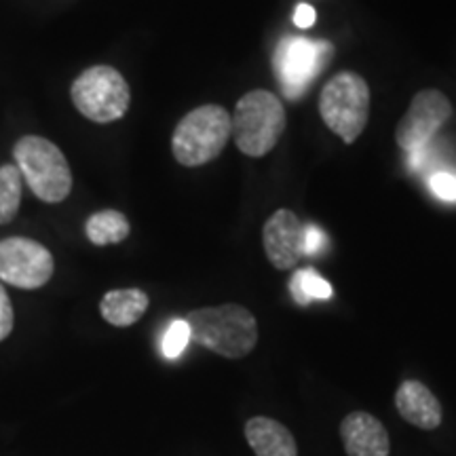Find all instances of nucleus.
Masks as SVG:
<instances>
[{
  "instance_id": "obj_1",
  "label": "nucleus",
  "mask_w": 456,
  "mask_h": 456,
  "mask_svg": "<svg viewBox=\"0 0 456 456\" xmlns=\"http://www.w3.org/2000/svg\"><path fill=\"white\" fill-rule=\"evenodd\" d=\"M186 323L191 340L226 359H241L258 345V323L241 305L197 309L186 317Z\"/></svg>"
},
{
  "instance_id": "obj_2",
  "label": "nucleus",
  "mask_w": 456,
  "mask_h": 456,
  "mask_svg": "<svg viewBox=\"0 0 456 456\" xmlns=\"http://www.w3.org/2000/svg\"><path fill=\"white\" fill-rule=\"evenodd\" d=\"M281 100L266 89L245 94L231 114V135L243 155L265 157L277 146L285 131Z\"/></svg>"
},
{
  "instance_id": "obj_3",
  "label": "nucleus",
  "mask_w": 456,
  "mask_h": 456,
  "mask_svg": "<svg viewBox=\"0 0 456 456\" xmlns=\"http://www.w3.org/2000/svg\"><path fill=\"white\" fill-rule=\"evenodd\" d=\"M15 165L28 188L45 203H61L72 191V171L60 146L41 135H24L13 148Z\"/></svg>"
},
{
  "instance_id": "obj_4",
  "label": "nucleus",
  "mask_w": 456,
  "mask_h": 456,
  "mask_svg": "<svg viewBox=\"0 0 456 456\" xmlns=\"http://www.w3.org/2000/svg\"><path fill=\"white\" fill-rule=\"evenodd\" d=\"M231 138V112L226 108L199 106L175 125L171 135V151L175 161L184 167H201L224 151Z\"/></svg>"
},
{
  "instance_id": "obj_5",
  "label": "nucleus",
  "mask_w": 456,
  "mask_h": 456,
  "mask_svg": "<svg viewBox=\"0 0 456 456\" xmlns=\"http://www.w3.org/2000/svg\"><path fill=\"white\" fill-rule=\"evenodd\" d=\"M319 114L345 144H353L366 129L370 117V87L355 72L330 78L319 95Z\"/></svg>"
},
{
  "instance_id": "obj_6",
  "label": "nucleus",
  "mask_w": 456,
  "mask_h": 456,
  "mask_svg": "<svg viewBox=\"0 0 456 456\" xmlns=\"http://www.w3.org/2000/svg\"><path fill=\"white\" fill-rule=\"evenodd\" d=\"M70 95L77 110L94 123L118 121L131 104L129 85L112 66H91L78 74Z\"/></svg>"
},
{
  "instance_id": "obj_7",
  "label": "nucleus",
  "mask_w": 456,
  "mask_h": 456,
  "mask_svg": "<svg viewBox=\"0 0 456 456\" xmlns=\"http://www.w3.org/2000/svg\"><path fill=\"white\" fill-rule=\"evenodd\" d=\"M332 55L334 47L328 41H309L302 37L283 38L273 55V70L283 94L289 100L300 98L323 68H328Z\"/></svg>"
},
{
  "instance_id": "obj_8",
  "label": "nucleus",
  "mask_w": 456,
  "mask_h": 456,
  "mask_svg": "<svg viewBox=\"0 0 456 456\" xmlns=\"http://www.w3.org/2000/svg\"><path fill=\"white\" fill-rule=\"evenodd\" d=\"M53 256L43 243L28 237L0 241V281L20 289H38L53 277Z\"/></svg>"
},
{
  "instance_id": "obj_9",
  "label": "nucleus",
  "mask_w": 456,
  "mask_h": 456,
  "mask_svg": "<svg viewBox=\"0 0 456 456\" xmlns=\"http://www.w3.org/2000/svg\"><path fill=\"white\" fill-rule=\"evenodd\" d=\"M452 117V104L442 91L425 89L414 95L408 112L397 123L395 140L402 151L412 152L427 148L436 134Z\"/></svg>"
},
{
  "instance_id": "obj_10",
  "label": "nucleus",
  "mask_w": 456,
  "mask_h": 456,
  "mask_svg": "<svg viewBox=\"0 0 456 456\" xmlns=\"http://www.w3.org/2000/svg\"><path fill=\"white\" fill-rule=\"evenodd\" d=\"M305 232L306 226L289 209H279L266 220L262 228V241L266 258L275 269L289 271L305 258Z\"/></svg>"
},
{
  "instance_id": "obj_11",
  "label": "nucleus",
  "mask_w": 456,
  "mask_h": 456,
  "mask_svg": "<svg viewBox=\"0 0 456 456\" xmlns=\"http://www.w3.org/2000/svg\"><path fill=\"white\" fill-rule=\"evenodd\" d=\"M340 437L349 456H389V433L368 412H351L340 423Z\"/></svg>"
},
{
  "instance_id": "obj_12",
  "label": "nucleus",
  "mask_w": 456,
  "mask_h": 456,
  "mask_svg": "<svg viewBox=\"0 0 456 456\" xmlns=\"http://www.w3.org/2000/svg\"><path fill=\"white\" fill-rule=\"evenodd\" d=\"M395 408L403 420L419 429L433 431L442 425V403L429 387L419 380H406L395 393Z\"/></svg>"
},
{
  "instance_id": "obj_13",
  "label": "nucleus",
  "mask_w": 456,
  "mask_h": 456,
  "mask_svg": "<svg viewBox=\"0 0 456 456\" xmlns=\"http://www.w3.org/2000/svg\"><path fill=\"white\" fill-rule=\"evenodd\" d=\"M245 440L256 456H298L292 431L269 416H256L245 425Z\"/></svg>"
},
{
  "instance_id": "obj_14",
  "label": "nucleus",
  "mask_w": 456,
  "mask_h": 456,
  "mask_svg": "<svg viewBox=\"0 0 456 456\" xmlns=\"http://www.w3.org/2000/svg\"><path fill=\"white\" fill-rule=\"evenodd\" d=\"M148 305H151V300H148L146 292L138 288L112 289L102 298L100 313L110 326L127 328L140 322L142 315L148 311Z\"/></svg>"
},
{
  "instance_id": "obj_15",
  "label": "nucleus",
  "mask_w": 456,
  "mask_h": 456,
  "mask_svg": "<svg viewBox=\"0 0 456 456\" xmlns=\"http://www.w3.org/2000/svg\"><path fill=\"white\" fill-rule=\"evenodd\" d=\"M129 222L121 212H114V209H104V212L94 214L85 224V232L87 239L94 245H114L121 243L129 237Z\"/></svg>"
},
{
  "instance_id": "obj_16",
  "label": "nucleus",
  "mask_w": 456,
  "mask_h": 456,
  "mask_svg": "<svg viewBox=\"0 0 456 456\" xmlns=\"http://www.w3.org/2000/svg\"><path fill=\"white\" fill-rule=\"evenodd\" d=\"M21 178L17 165L0 167V224H9L15 220L21 205Z\"/></svg>"
},
{
  "instance_id": "obj_17",
  "label": "nucleus",
  "mask_w": 456,
  "mask_h": 456,
  "mask_svg": "<svg viewBox=\"0 0 456 456\" xmlns=\"http://www.w3.org/2000/svg\"><path fill=\"white\" fill-rule=\"evenodd\" d=\"M289 289L298 305H309L311 300L332 298V285L313 269H300L294 273Z\"/></svg>"
},
{
  "instance_id": "obj_18",
  "label": "nucleus",
  "mask_w": 456,
  "mask_h": 456,
  "mask_svg": "<svg viewBox=\"0 0 456 456\" xmlns=\"http://www.w3.org/2000/svg\"><path fill=\"white\" fill-rule=\"evenodd\" d=\"M188 342H191V328H188L186 319H175V322L169 323L167 332L163 336V355L167 359L180 357L182 353H184Z\"/></svg>"
},
{
  "instance_id": "obj_19",
  "label": "nucleus",
  "mask_w": 456,
  "mask_h": 456,
  "mask_svg": "<svg viewBox=\"0 0 456 456\" xmlns=\"http://www.w3.org/2000/svg\"><path fill=\"white\" fill-rule=\"evenodd\" d=\"M429 188L433 195L442 201H456V178L452 174H446V171H437L429 178Z\"/></svg>"
},
{
  "instance_id": "obj_20",
  "label": "nucleus",
  "mask_w": 456,
  "mask_h": 456,
  "mask_svg": "<svg viewBox=\"0 0 456 456\" xmlns=\"http://www.w3.org/2000/svg\"><path fill=\"white\" fill-rule=\"evenodd\" d=\"M13 323H15L13 305H11L7 289L0 285V342L9 338V334L13 332Z\"/></svg>"
},
{
  "instance_id": "obj_21",
  "label": "nucleus",
  "mask_w": 456,
  "mask_h": 456,
  "mask_svg": "<svg viewBox=\"0 0 456 456\" xmlns=\"http://www.w3.org/2000/svg\"><path fill=\"white\" fill-rule=\"evenodd\" d=\"M326 245V235L317 226H306L305 232V254H317Z\"/></svg>"
},
{
  "instance_id": "obj_22",
  "label": "nucleus",
  "mask_w": 456,
  "mask_h": 456,
  "mask_svg": "<svg viewBox=\"0 0 456 456\" xmlns=\"http://www.w3.org/2000/svg\"><path fill=\"white\" fill-rule=\"evenodd\" d=\"M315 20H317V13H315V9L311 7V4L300 3L298 7H296V11H294V24L298 26V28H302V30H305V28H311L313 24H315Z\"/></svg>"
}]
</instances>
